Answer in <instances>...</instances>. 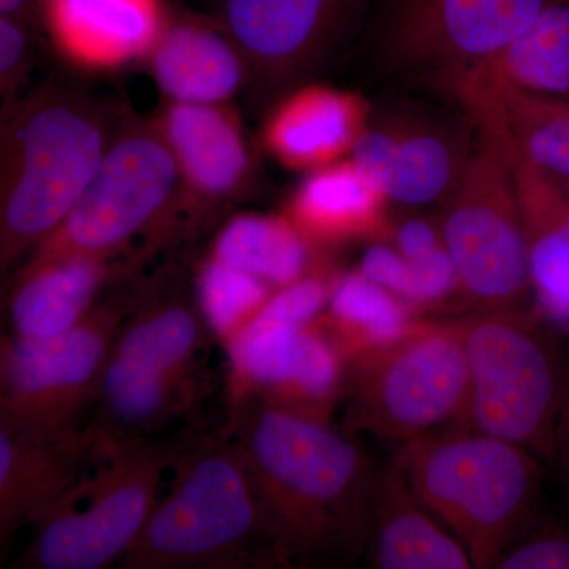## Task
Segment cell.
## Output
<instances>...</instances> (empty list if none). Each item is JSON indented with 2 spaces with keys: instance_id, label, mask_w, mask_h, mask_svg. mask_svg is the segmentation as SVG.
<instances>
[{
  "instance_id": "obj_1",
  "label": "cell",
  "mask_w": 569,
  "mask_h": 569,
  "mask_svg": "<svg viewBox=\"0 0 569 569\" xmlns=\"http://www.w3.org/2000/svg\"><path fill=\"white\" fill-rule=\"evenodd\" d=\"M231 432L274 563L350 560L366 548L380 473L356 441L260 399L239 402Z\"/></svg>"
},
{
  "instance_id": "obj_2",
  "label": "cell",
  "mask_w": 569,
  "mask_h": 569,
  "mask_svg": "<svg viewBox=\"0 0 569 569\" xmlns=\"http://www.w3.org/2000/svg\"><path fill=\"white\" fill-rule=\"evenodd\" d=\"M126 118L73 82L52 80L3 108L0 268L9 271L66 220Z\"/></svg>"
},
{
  "instance_id": "obj_3",
  "label": "cell",
  "mask_w": 569,
  "mask_h": 569,
  "mask_svg": "<svg viewBox=\"0 0 569 569\" xmlns=\"http://www.w3.org/2000/svg\"><path fill=\"white\" fill-rule=\"evenodd\" d=\"M396 463L418 500L462 542L475 568L497 567L526 531L541 488L538 456L470 427L407 441Z\"/></svg>"
},
{
  "instance_id": "obj_4",
  "label": "cell",
  "mask_w": 569,
  "mask_h": 569,
  "mask_svg": "<svg viewBox=\"0 0 569 569\" xmlns=\"http://www.w3.org/2000/svg\"><path fill=\"white\" fill-rule=\"evenodd\" d=\"M170 493L157 503L123 569H238L272 559L260 505L234 441L179 448Z\"/></svg>"
},
{
  "instance_id": "obj_5",
  "label": "cell",
  "mask_w": 569,
  "mask_h": 569,
  "mask_svg": "<svg viewBox=\"0 0 569 569\" xmlns=\"http://www.w3.org/2000/svg\"><path fill=\"white\" fill-rule=\"evenodd\" d=\"M459 323L470 373L467 427L556 460L569 391L537 318L508 307L481 309Z\"/></svg>"
},
{
  "instance_id": "obj_6",
  "label": "cell",
  "mask_w": 569,
  "mask_h": 569,
  "mask_svg": "<svg viewBox=\"0 0 569 569\" xmlns=\"http://www.w3.org/2000/svg\"><path fill=\"white\" fill-rule=\"evenodd\" d=\"M179 447L146 437L103 436L96 470L36 523L14 568L100 569L121 561L159 503Z\"/></svg>"
},
{
  "instance_id": "obj_7",
  "label": "cell",
  "mask_w": 569,
  "mask_h": 569,
  "mask_svg": "<svg viewBox=\"0 0 569 569\" xmlns=\"http://www.w3.org/2000/svg\"><path fill=\"white\" fill-rule=\"evenodd\" d=\"M348 426L407 441L467 427L470 373L459 320L415 321L392 342L347 365Z\"/></svg>"
},
{
  "instance_id": "obj_8",
  "label": "cell",
  "mask_w": 569,
  "mask_h": 569,
  "mask_svg": "<svg viewBox=\"0 0 569 569\" xmlns=\"http://www.w3.org/2000/svg\"><path fill=\"white\" fill-rule=\"evenodd\" d=\"M182 193L181 171L157 122L126 114L80 200L28 263L67 254L112 260L159 228Z\"/></svg>"
},
{
  "instance_id": "obj_9",
  "label": "cell",
  "mask_w": 569,
  "mask_h": 569,
  "mask_svg": "<svg viewBox=\"0 0 569 569\" xmlns=\"http://www.w3.org/2000/svg\"><path fill=\"white\" fill-rule=\"evenodd\" d=\"M200 310L181 298L144 296L127 317L100 380L97 399L112 438L142 437L182 413L193 397L201 347Z\"/></svg>"
},
{
  "instance_id": "obj_10",
  "label": "cell",
  "mask_w": 569,
  "mask_h": 569,
  "mask_svg": "<svg viewBox=\"0 0 569 569\" xmlns=\"http://www.w3.org/2000/svg\"><path fill=\"white\" fill-rule=\"evenodd\" d=\"M440 230L468 299L479 309L522 307L531 291L529 241L515 168L496 142L479 137L449 194Z\"/></svg>"
},
{
  "instance_id": "obj_11",
  "label": "cell",
  "mask_w": 569,
  "mask_h": 569,
  "mask_svg": "<svg viewBox=\"0 0 569 569\" xmlns=\"http://www.w3.org/2000/svg\"><path fill=\"white\" fill-rule=\"evenodd\" d=\"M141 296L99 301L69 331L44 339L9 336L0 350V419L69 429L97 399L108 356Z\"/></svg>"
},
{
  "instance_id": "obj_12",
  "label": "cell",
  "mask_w": 569,
  "mask_h": 569,
  "mask_svg": "<svg viewBox=\"0 0 569 569\" xmlns=\"http://www.w3.org/2000/svg\"><path fill=\"white\" fill-rule=\"evenodd\" d=\"M549 0H383L381 48L399 70L436 74L445 86L492 61Z\"/></svg>"
},
{
  "instance_id": "obj_13",
  "label": "cell",
  "mask_w": 569,
  "mask_h": 569,
  "mask_svg": "<svg viewBox=\"0 0 569 569\" xmlns=\"http://www.w3.org/2000/svg\"><path fill=\"white\" fill-rule=\"evenodd\" d=\"M367 0H217V22L249 66L250 82L269 93L310 73L336 50Z\"/></svg>"
},
{
  "instance_id": "obj_14",
  "label": "cell",
  "mask_w": 569,
  "mask_h": 569,
  "mask_svg": "<svg viewBox=\"0 0 569 569\" xmlns=\"http://www.w3.org/2000/svg\"><path fill=\"white\" fill-rule=\"evenodd\" d=\"M236 400L328 421L346 388L347 361L320 317L309 325H247L227 346Z\"/></svg>"
},
{
  "instance_id": "obj_15",
  "label": "cell",
  "mask_w": 569,
  "mask_h": 569,
  "mask_svg": "<svg viewBox=\"0 0 569 569\" xmlns=\"http://www.w3.org/2000/svg\"><path fill=\"white\" fill-rule=\"evenodd\" d=\"M99 430L40 429L0 419V549L37 522L86 477L99 456Z\"/></svg>"
},
{
  "instance_id": "obj_16",
  "label": "cell",
  "mask_w": 569,
  "mask_h": 569,
  "mask_svg": "<svg viewBox=\"0 0 569 569\" xmlns=\"http://www.w3.org/2000/svg\"><path fill=\"white\" fill-rule=\"evenodd\" d=\"M447 89L473 118L479 134L511 163H527L569 183V99L529 96L479 77L460 74Z\"/></svg>"
},
{
  "instance_id": "obj_17",
  "label": "cell",
  "mask_w": 569,
  "mask_h": 569,
  "mask_svg": "<svg viewBox=\"0 0 569 569\" xmlns=\"http://www.w3.org/2000/svg\"><path fill=\"white\" fill-rule=\"evenodd\" d=\"M348 157L388 203L407 208L447 201L468 160L445 130L408 123L367 126Z\"/></svg>"
},
{
  "instance_id": "obj_18",
  "label": "cell",
  "mask_w": 569,
  "mask_h": 569,
  "mask_svg": "<svg viewBox=\"0 0 569 569\" xmlns=\"http://www.w3.org/2000/svg\"><path fill=\"white\" fill-rule=\"evenodd\" d=\"M40 18L63 58L91 70L148 58L168 20L162 0H41Z\"/></svg>"
},
{
  "instance_id": "obj_19",
  "label": "cell",
  "mask_w": 569,
  "mask_h": 569,
  "mask_svg": "<svg viewBox=\"0 0 569 569\" xmlns=\"http://www.w3.org/2000/svg\"><path fill=\"white\" fill-rule=\"evenodd\" d=\"M156 122L178 162L183 193L222 201L247 189L252 152L241 123L224 104L168 102Z\"/></svg>"
},
{
  "instance_id": "obj_20",
  "label": "cell",
  "mask_w": 569,
  "mask_h": 569,
  "mask_svg": "<svg viewBox=\"0 0 569 569\" xmlns=\"http://www.w3.org/2000/svg\"><path fill=\"white\" fill-rule=\"evenodd\" d=\"M148 61L170 103L224 104L250 81L244 54L222 26L193 17L168 18Z\"/></svg>"
},
{
  "instance_id": "obj_21",
  "label": "cell",
  "mask_w": 569,
  "mask_h": 569,
  "mask_svg": "<svg viewBox=\"0 0 569 569\" xmlns=\"http://www.w3.org/2000/svg\"><path fill=\"white\" fill-rule=\"evenodd\" d=\"M367 116V103L358 93L302 86L272 110L264 123V146L284 167L310 173L350 156Z\"/></svg>"
},
{
  "instance_id": "obj_22",
  "label": "cell",
  "mask_w": 569,
  "mask_h": 569,
  "mask_svg": "<svg viewBox=\"0 0 569 569\" xmlns=\"http://www.w3.org/2000/svg\"><path fill=\"white\" fill-rule=\"evenodd\" d=\"M366 548L373 568H475L462 542L418 500L396 462L378 477Z\"/></svg>"
},
{
  "instance_id": "obj_23",
  "label": "cell",
  "mask_w": 569,
  "mask_h": 569,
  "mask_svg": "<svg viewBox=\"0 0 569 569\" xmlns=\"http://www.w3.org/2000/svg\"><path fill=\"white\" fill-rule=\"evenodd\" d=\"M111 272L110 258L91 254L26 263L7 298L13 336L44 339L69 331L97 306Z\"/></svg>"
},
{
  "instance_id": "obj_24",
  "label": "cell",
  "mask_w": 569,
  "mask_h": 569,
  "mask_svg": "<svg viewBox=\"0 0 569 569\" xmlns=\"http://www.w3.org/2000/svg\"><path fill=\"white\" fill-rule=\"evenodd\" d=\"M388 200L350 160L310 171L287 216L313 246H336L391 234Z\"/></svg>"
},
{
  "instance_id": "obj_25",
  "label": "cell",
  "mask_w": 569,
  "mask_h": 569,
  "mask_svg": "<svg viewBox=\"0 0 569 569\" xmlns=\"http://www.w3.org/2000/svg\"><path fill=\"white\" fill-rule=\"evenodd\" d=\"M468 71L529 96L569 99V0H549L500 54Z\"/></svg>"
},
{
  "instance_id": "obj_26",
  "label": "cell",
  "mask_w": 569,
  "mask_h": 569,
  "mask_svg": "<svg viewBox=\"0 0 569 569\" xmlns=\"http://www.w3.org/2000/svg\"><path fill=\"white\" fill-rule=\"evenodd\" d=\"M316 246L287 213H241L224 223L213 241L211 257L282 288L316 271Z\"/></svg>"
},
{
  "instance_id": "obj_27",
  "label": "cell",
  "mask_w": 569,
  "mask_h": 569,
  "mask_svg": "<svg viewBox=\"0 0 569 569\" xmlns=\"http://www.w3.org/2000/svg\"><path fill=\"white\" fill-rule=\"evenodd\" d=\"M413 309L358 269L337 277L320 321L348 365L406 335L417 321Z\"/></svg>"
},
{
  "instance_id": "obj_28",
  "label": "cell",
  "mask_w": 569,
  "mask_h": 569,
  "mask_svg": "<svg viewBox=\"0 0 569 569\" xmlns=\"http://www.w3.org/2000/svg\"><path fill=\"white\" fill-rule=\"evenodd\" d=\"M272 291L263 280L213 257L201 266L194 282L198 310L224 346L253 320Z\"/></svg>"
},
{
  "instance_id": "obj_29",
  "label": "cell",
  "mask_w": 569,
  "mask_h": 569,
  "mask_svg": "<svg viewBox=\"0 0 569 569\" xmlns=\"http://www.w3.org/2000/svg\"><path fill=\"white\" fill-rule=\"evenodd\" d=\"M568 201V200H567ZM563 209L526 224L530 288L539 316L569 328V224Z\"/></svg>"
},
{
  "instance_id": "obj_30",
  "label": "cell",
  "mask_w": 569,
  "mask_h": 569,
  "mask_svg": "<svg viewBox=\"0 0 569 569\" xmlns=\"http://www.w3.org/2000/svg\"><path fill=\"white\" fill-rule=\"evenodd\" d=\"M407 261L408 291L406 301L411 307L440 305L449 296L455 295L458 290L460 291L458 271H456V266L452 263L445 244L430 253Z\"/></svg>"
},
{
  "instance_id": "obj_31",
  "label": "cell",
  "mask_w": 569,
  "mask_h": 569,
  "mask_svg": "<svg viewBox=\"0 0 569 569\" xmlns=\"http://www.w3.org/2000/svg\"><path fill=\"white\" fill-rule=\"evenodd\" d=\"M29 22L0 14V93L3 108L17 102L31 69L32 39Z\"/></svg>"
},
{
  "instance_id": "obj_32",
  "label": "cell",
  "mask_w": 569,
  "mask_h": 569,
  "mask_svg": "<svg viewBox=\"0 0 569 569\" xmlns=\"http://www.w3.org/2000/svg\"><path fill=\"white\" fill-rule=\"evenodd\" d=\"M500 569H569V531L520 535L497 561Z\"/></svg>"
},
{
  "instance_id": "obj_33",
  "label": "cell",
  "mask_w": 569,
  "mask_h": 569,
  "mask_svg": "<svg viewBox=\"0 0 569 569\" xmlns=\"http://www.w3.org/2000/svg\"><path fill=\"white\" fill-rule=\"evenodd\" d=\"M359 271L406 301L408 261L395 246L383 244V242L370 246L362 253Z\"/></svg>"
},
{
  "instance_id": "obj_34",
  "label": "cell",
  "mask_w": 569,
  "mask_h": 569,
  "mask_svg": "<svg viewBox=\"0 0 569 569\" xmlns=\"http://www.w3.org/2000/svg\"><path fill=\"white\" fill-rule=\"evenodd\" d=\"M389 236L395 241L396 249L407 260L422 257L445 244L441 230L426 219H408L399 227L392 228Z\"/></svg>"
},
{
  "instance_id": "obj_35",
  "label": "cell",
  "mask_w": 569,
  "mask_h": 569,
  "mask_svg": "<svg viewBox=\"0 0 569 569\" xmlns=\"http://www.w3.org/2000/svg\"><path fill=\"white\" fill-rule=\"evenodd\" d=\"M41 0H0V14L33 24L40 18Z\"/></svg>"
},
{
  "instance_id": "obj_36",
  "label": "cell",
  "mask_w": 569,
  "mask_h": 569,
  "mask_svg": "<svg viewBox=\"0 0 569 569\" xmlns=\"http://www.w3.org/2000/svg\"><path fill=\"white\" fill-rule=\"evenodd\" d=\"M556 459H561L569 471V399L561 413L559 432H557Z\"/></svg>"
}]
</instances>
